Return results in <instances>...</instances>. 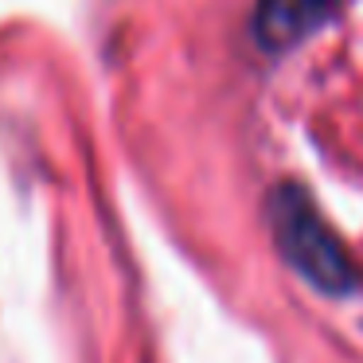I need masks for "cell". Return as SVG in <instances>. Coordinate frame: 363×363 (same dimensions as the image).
<instances>
[{
  "instance_id": "cell-1",
  "label": "cell",
  "mask_w": 363,
  "mask_h": 363,
  "mask_svg": "<svg viewBox=\"0 0 363 363\" xmlns=\"http://www.w3.org/2000/svg\"><path fill=\"white\" fill-rule=\"evenodd\" d=\"M266 223L274 246L289 269L308 281L324 297H352L363 289V274L352 262L347 246L340 242V235L324 223L320 207L313 203L301 184H277L266 196Z\"/></svg>"
},
{
  "instance_id": "cell-2",
  "label": "cell",
  "mask_w": 363,
  "mask_h": 363,
  "mask_svg": "<svg viewBox=\"0 0 363 363\" xmlns=\"http://www.w3.org/2000/svg\"><path fill=\"white\" fill-rule=\"evenodd\" d=\"M340 12V0H258L250 16V35L262 51L281 55L313 40Z\"/></svg>"
}]
</instances>
